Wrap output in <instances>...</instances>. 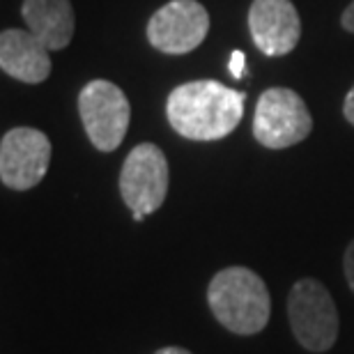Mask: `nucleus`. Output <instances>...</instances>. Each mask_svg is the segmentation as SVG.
Masks as SVG:
<instances>
[{
	"label": "nucleus",
	"instance_id": "1",
	"mask_svg": "<svg viewBox=\"0 0 354 354\" xmlns=\"http://www.w3.org/2000/svg\"><path fill=\"white\" fill-rule=\"evenodd\" d=\"M168 122L189 140L230 136L244 118V92L218 81H189L168 95Z\"/></svg>",
	"mask_w": 354,
	"mask_h": 354
},
{
	"label": "nucleus",
	"instance_id": "2",
	"mask_svg": "<svg viewBox=\"0 0 354 354\" xmlns=\"http://www.w3.org/2000/svg\"><path fill=\"white\" fill-rule=\"evenodd\" d=\"M207 304L218 324L232 334H260L272 313V297L265 281L249 267H225L212 276Z\"/></svg>",
	"mask_w": 354,
	"mask_h": 354
},
{
	"label": "nucleus",
	"instance_id": "3",
	"mask_svg": "<svg viewBox=\"0 0 354 354\" xmlns=\"http://www.w3.org/2000/svg\"><path fill=\"white\" fill-rule=\"evenodd\" d=\"M288 320L297 343L308 352H327L338 338V308L320 281L299 279L288 295Z\"/></svg>",
	"mask_w": 354,
	"mask_h": 354
},
{
	"label": "nucleus",
	"instance_id": "4",
	"mask_svg": "<svg viewBox=\"0 0 354 354\" xmlns=\"http://www.w3.org/2000/svg\"><path fill=\"white\" fill-rule=\"evenodd\" d=\"M171 184L168 159L154 143H140L127 154L120 171V194L131 209L133 221H143L147 214L164 205Z\"/></svg>",
	"mask_w": 354,
	"mask_h": 354
},
{
	"label": "nucleus",
	"instance_id": "5",
	"mask_svg": "<svg viewBox=\"0 0 354 354\" xmlns=\"http://www.w3.org/2000/svg\"><path fill=\"white\" fill-rule=\"evenodd\" d=\"M313 131L306 102L290 88H269L260 95L253 115V136L269 150H286Z\"/></svg>",
	"mask_w": 354,
	"mask_h": 354
},
{
	"label": "nucleus",
	"instance_id": "6",
	"mask_svg": "<svg viewBox=\"0 0 354 354\" xmlns=\"http://www.w3.org/2000/svg\"><path fill=\"white\" fill-rule=\"evenodd\" d=\"M79 115L90 143L99 152L118 150L131 120L129 99L115 83L95 79L79 95Z\"/></svg>",
	"mask_w": 354,
	"mask_h": 354
},
{
	"label": "nucleus",
	"instance_id": "7",
	"mask_svg": "<svg viewBox=\"0 0 354 354\" xmlns=\"http://www.w3.org/2000/svg\"><path fill=\"white\" fill-rule=\"evenodd\" d=\"M209 14L198 0H171L147 21V39L161 53L184 55L205 41Z\"/></svg>",
	"mask_w": 354,
	"mask_h": 354
},
{
	"label": "nucleus",
	"instance_id": "8",
	"mask_svg": "<svg viewBox=\"0 0 354 354\" xmlns=\"http://www.w3.org/2000/svg\"><path fill=\"white\" fill-rule=\"evenodd\" d=\"M51 164V140L32 127H17L0 140V180L7 189L28 191L44 180Z\"/></svg>",
	"mask_w": 354,
	"mask_h": 354
},
{
	"label": "nucleus",
	"instance_id": "9",
	"mask_svg": "<svg viewBox=\"0 0 354 354\" xmlns=\"http://www.w3.org/2000/svg\"><path fill=\"white\" fill-rule=\"evenodd\" d=\"M249 30L263 53L286 55L299 44L301 19L292 0H253Z\"/></svg>",
	"mask_w": 354,
	"mask_h": 354
},
{
	"label": "nucleus",
	"instance_id": "10",
	"mask_svg": "<svg viewBox=\"0 0 354 354\" xmlns=\"http://www.w3.org/2000/svg\"><path fill=\"white\" fill-rule=\"evenodd\" d=\"M0 67L21 83H41L51 74L48 48L30 30L10 28L0 35Z\"/></svg>",
	"mask_w": 354,
	"mask_h": 354
},
{
	"label": "nucleus",
	"instance_id": "11",
	"mask_svg": "<svg viewBox=\"0 0 354 354\" xmlns=\"http://www.w3.org/2000/svg\"><path fill=\"white\" fill-rule=\"evenodd\" d=\"M24 21L48 51H60L74 37L76 17L69 0H24Z\"/></svg>",
	"mask_w": 354,
	"mask_h": 354
},
{
	"label": "nucleus",
	"instance_id": "12",
	"mask_svg": "<svg viewBox=\"0 0 354 354\" xmlns=\"http://www.w3.org/2000/svg\"><path fill=\"white\" fill-rule=\"evenodd\" d=\"M343 269H345V279H348V286H350L352 295H354V239L348 244V249H345Z\"/></svg>",
	"mask_w": 354,
	"mask_h": 354
},
{
	"label": "nucleus",
	"instance_id": "13",
	"mask_svg": "<svg viewBox=\"0 0 354 354\" xmlns=\"http://www.w3.org/2000/svg\"><path fill=\"white\" fill-rule=\"evenodd\" d=\"M244 65H246L244 53L242 51L232 53V58H230V74H232V79H242V76H244Z\"/></svg>",
	"mask_w": 354,
	"mask_h": 354
},
{
	"label": "nucleus",
	"instance_id": "14",
	"mask_svg": "<svg viewBox=\"0 0 354 354\" xmlns=\"http://www.w3.org/2000/svg\"><path fill=\"white\" fill-rule=\"evenodd\" d=\"M343 115L354 127V86L350 88L348 97H345V102H343Z\"/></svg>",
	"mask_w": 354,
	"mask_h": 354
},
{
	"label": "nucleus",
	"instance_id": "15",
	"mask_svg": "<svg viewBox=\"0 0 354 354\" xmlns=\"http://www.w3.org/2000/svg\"><path fill=\"white\" fill-rule=\"evenodd\" d=\"M341 24H343V28L348 32H354V0L348 7H345V12H343V17H341Z\"/></svg>",
	"mask_w": 354,
	"mask_h": 354
},
{
	"label": "nucleus",
	"instance_id": "16",
	"mask_svg": "<svg viewBox=\"0 0 354 354\" xmlns=\"http://www.w3.org/2000/svg\"><path fill=\"white\" fill-rule=\"evenodd\" d=\"M154 354H194V352H189V350H184V348H177V345H168V348H161Z\"/></svg>",
	"mask_w": 354,
	"mask_h": 354
}]
</instances>
